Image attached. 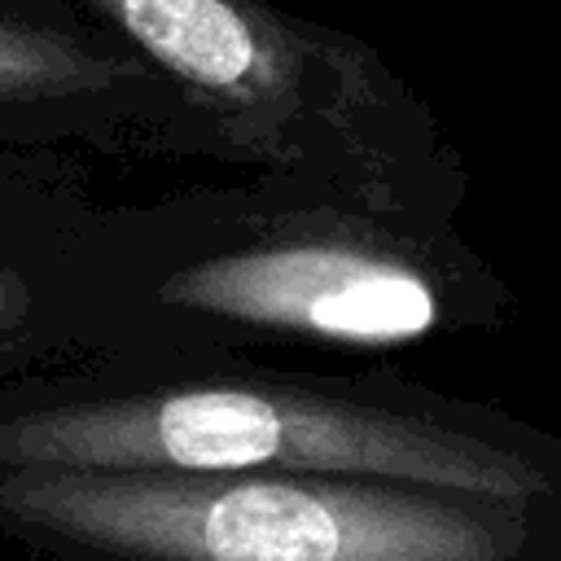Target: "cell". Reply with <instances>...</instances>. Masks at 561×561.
I'll list each match as a JSON object with an SVG mask.
<instances>
[{
	"instance_id": "3",
	"label": "cell",
	"mask_w": 561,
	"mask_h": 561,
	"mask_svg": "<svg viewBox=\"0 0 561 561\" xmlns=\"http://www.w3.org/2000/svg\"><path fill=\"white\" fill-rule=\"evenodd\" d=\"M162 219L184 250L153 276V311L219 346L373 355L504 320V285L451 215L381 210L263 175Z\"/></svg>"
},
{
	"instance_id": "2",
	"label": "cell",
	"mask_w": 561,
	"mask_h": 561,
	"mask_svg": "<svg viewBox=\"0 0 561 561\" xmlns=\"http://www.w3.org/2000/svg\"><path fill=\"white\" fill-rule=\"evenodd\" d=\"M202 118L210 153L381 210L456 215L465 167L390 57L272 0H70Z\"/></svg>"
},
{
	"instance_id": "1",
	"label": "cell",
	"mask_w": 561,
	"mask_h": 561,
	"mask_svg": "<svg viewBox=\"0 0 561 561\" xmlns=\"http://www.w3.org/2000/svg\"><path fill=\"white\" fill-rule=\"evenodd\" d=\"M0 465L140 473H329L561 504V443L390 377L206 373L0 421Z\"/></svg>"
},
{
	"instance_id": "6",
	"label": "cell",
	"mask_w": 561,
	"mask_h": 561,
	"mask_svg": "<svg viewBox=\"0 0 561 561\" xmlns=\"http://www.w3.org/2000/svg\"><path fill=\"white\" fill-rule=\"evenodd\" d=\"M66 202V162L61 153L39 149H0V219L57 210Z\"/></svg>"
},
{
	"instance_id": "4",
	"label": "cell",
	"mask_w": 561,
	"mask_h": 561,
	"mask_svg": "<svg viewBox=\"0 0 561 561\" xmlns=\"http://www.w3.org/2000/svg\"><path fill=\"white\" fill-rule=\"evenodd\" d=\"M552 508L329 473L0 465V526L57 561H535Z\"/></svg>"
},
{
	"instance_id": "5",
	"label": "cell",
	"mask_w": 561,
	"mask_h": 561,
	"mask_svg": "<svg viewBox=\"0 0 561 561\" xmlns=\"http://www.w3.org/2000/svg\"><path fill=\"white\" fill-rule=\"evenodd\" d=\"M210 153L193 105L70 0H0V149Z\"/></svg>"
},
{
	"instance_id": "7",
	"label": "cell",
	"mask_w": 561,
	"mask_h": 561,
	"mask_svg": "<svg viewBox=\"0 0 561 561\" xmlns=\"http://www.w3.org/2000/svg\"><path fill=\"white\" fill-rule=\"evenodd\" d=\"M35 337V289L18 267H0V364L18 359Z\"/></svg>"
}]
</instances>
